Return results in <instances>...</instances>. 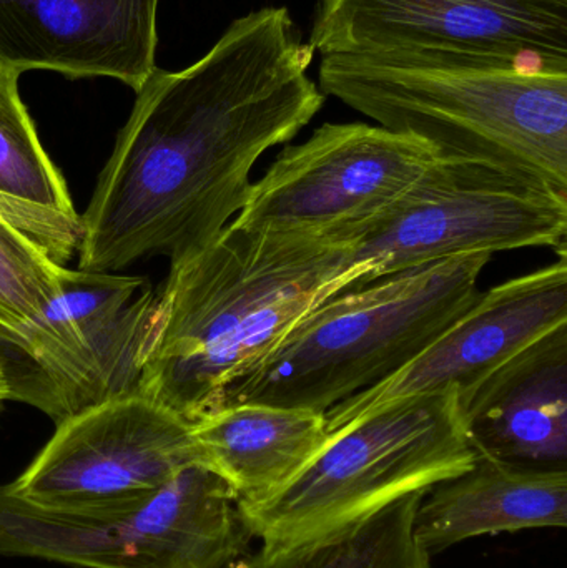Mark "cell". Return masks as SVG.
<instances>
[{
	"instance_id": "5",
	"label": "cell",
	"mask_w": 567,
	"mask_h": 568,
	"mask_svg": "<svg viewBox=\"0 0 567 568\" xmlns=\"http://www.w3.org/2000/svg\"><path fill=\"white\" fill-rule=\"evenodd\" d=\"M475 459L456 389L403 397L328 434L288 483L239 503L240 516L265 549L295 546L428 494Z\"/></svg>"
},
{
	"instance_id": "14",
	"label": "cell",
	"mask_w": 567,
	"mask_h": 568,
	"mask_svg": "<svg viewBox=\"0 0 567 568\" xmlns=\"http://www.w3.org/2000/svg\"><path fill=\"white\" fill-rule=\"evenodd\" d=\"M463 419L479 456L567 470V324L496 369L463 406Z\"/></svg>"
},
{
	"instance_id": "20",
	"label": "cell",
	"mask_w": 567,
	"mask_h": 568,
	"mask_svg": "<svg viewBox=\"0 0 567 568\" xmlns=\"http://www.w3.org/2000/svg\"><path fill=\"white\" fill-rule=\"evenodd\" d=\"M0 225L36 243L53 262L65 266L79 252L82 219L0 192Z\"/></svg>"
},
{
	"instance_id": "4",
	"label": "cell",
	"mask_w": 567,
	"mask_h": 568,
	"mask_svg": "<svg viewBox=\"0 0 567 568\" xmlns=\"http://www.w3.org/2000/svg\"><path fill=\"white\" fill-rule=\"evenodd\" d=\"M489 253L439 260L343 291L306 314L223 406L269 404L325 414L418 356L476 300Z\"/></svg>"
},
{
	"instance_id": "21",
	"label": "cell",
	"mask_w": 567,
	"mask_h": 568,
	"mask_svg": "<svg viewBox=\"0 0 567 568\" xmlns=\"http://www.w3.org/2000/svg\"><path fill=\"white\" fill-rule=\"evenodd\" d=\"M10 400L9 377H7L6 363L0 356V403Z\"/></svg>"
},
{
	"instance_id": "22",
	"label": "cell",
	"mask_w": 567,
	"mask_h": 568,
	"mask_svg": "<svg viewBox=\"0 0 567 568\" xmlns=\"http://www.w3.org/2000/svg\"><path fill=\"white\" fill-rule=\"evenodd\" d=\"M0 404H2V403H0ZM0 407H2V406H0Z\"/></svg>"
},
{
	"instance_id": "18",
	"label": "cell",
	"mask_w": 567,
	"mask_h": 568,
	"mask_svg": "<svg viewBox=\"0 0 567 568\" xmlns=\"http://www.w3.org/2000/svg\"><path fill=\"white\" fill-rule=\"evenodd\" d=\"M20 73L0 65V192L59 212L77 213L19 95Z\"/></svg>"
},
{
	"instance_id": "2",
	"label": "cell",
	"mask_w": 567,
	"mask_h": 568,
	"mask_svg": "<svg viewBox=\"0 0 567 568\" xmlns=\"http://www.w3.org/2000/svg\"><path fill=\"white\" fill-rule=\"evenodd\" d=\"M353 286L346 248L330 235L226 225L170 266L156 293L139 393L195 424L320 304Z\"/></svg>"
},
{
	"instance_id": "19",
	"label": "cell",
	"mask_w": 567,
	"mask_h": 568,
	"mask_svg": "<svg viewBox=\"0 0 567 568\" xmlns=\"http://www.w3.org/2000/svg\"><path fill=\"white\" fill-rule=\"evenodd\" d=\"M67 272L36 243L0 225V336L26 329L62 293Z\"/></svg>"
},
{
	"instance_id": "13",
	"label": "cell",
	"mask_w": 567,
	"mask_h": 568,
	"mask_svg": "<svg viewBox=\"0 0 567 568\" xmlns=\"http://www.w3.org/2000/svg\"><path fill=\"white\" fill-rule=\"evenodd\" d=\"M160 0H0V65L110 77L140 90L155 67Z\"/></svg>"
},
{
	"instance_id": "17",
	"label": "cell",
	"mask_w": 567,
	"mask_h": 568,
	"mask_svg": "<svg viewBox=\"0 0 567 568\" xmlns=\"http://www.w3.org/2000/svg\"><path fill=\"white\" fill-rule=\"evenodd\" d=\"M425 496L409 494L306 542L243 554L225 568H433L432 554L415 534L416 513Z\"/></svg>"
},
{
	"instance_id": "3",
	"label": "cell",
	"mask_w": 567,
	"mask_h": 568,
	"mask_svg": "<svg viewBox=\"0 0 567 568\" xmlns=\"http://www.w3.org/2000/svg\"><path fill=\"white\" fill-rule=\"evenodd\" d=\"M320 90L445 159L567 192V70L439 52L323 55Z\"/></svg>"
},
{
	"instance_id": "15",
	"label": "cell",
	"mask_w": 567,
	"mask_h": 568,
	"mask_svg": "<svg viewBox=\"0 0 567 568\" xmlns=\"http://www.w3.org/2000/svg\"><path fill=\"white\" fill-rule=\"evenodd\" d=\"M419 503L416 539L429 554L482 536L565 529L567 470H531L476 454L462 476Z\"/></svg>"
},
{
	"instance_id": "8",
	"label": "cell",
	"mask_w": 567,
	"mask_h": 568,
	"mask_svg": "<svg viewBox=\"0 0 567 568\" xmlns=\"http://www.w3.org/2000/svg\"><path fill=\"white\" fill-rule=\"evenodd\" d=\"M155 304L142 276L69 270L62 293L26 329L0 336L10 400L59 424L139 393Z\"/></svg>"
},
{
	"instance_id": "9",
	"label": "cell",
	"mask_w": 567,
	"mask_h": 568,
	"mask_svg": "<svg viewBox=\"0 0 567 568\" xmlns=\"http://www.w3.org/2000/svg\"><path fill=\"white\" fill-rule=\"evenodd\" d=\"M425 140L368 123H325L276 156L250 186L239 229L336 235L408 192L438 160Z\"/></svg>"
},
{
	"instance_id": "12",
	"label": "cell",
	"mask_w": 567,
	"mask_h": 568,
	"mask_svg": "<svg viewBox=\"0 0 567 568\" xmlns=\"http://www.w3.org/2000/svg\"><path fill=\"white\" fill-rule=\"evenodd\" d=\"M567 255L485 293L418 356L369 389L326 410V434L369 410L418 394L456 389L462 407L476 389L556 327L567 324Z\"/></svg>"
},
{
	"instance_id": "11",
	"label": "cell",
	"mask_w": 567,
	"mask_h": 568,
	"mask_svg": "<svg viewBox=\"0 0 567 568\" xmlns=\"http://www.w3.org/2000/svg\"><path fill=\"white\" fill-rule=\"evenodd\" d=\"M323 55L439 52L567 70V0H318Z\"/></svg>"
},
{
	"instance_id": "6",
	"label": "cell",
	"mask_w": 567,
	"mask_h": 568,
	"mask_svg": "<svg viewBox=\"0 0 567 568\" xmlns=\"http://www.w3.org/2000/svg\"><path fill=\"white\" fill-rule=\"evenodd\" d=\"M335 236L346 248L352 287L472 253L541 246L567 255V192L525 173L442 156L392 205Z\"/></svg>"
},
{
	"instance_id": "7",
	"label": "cell",
	"mask_w": 567,
	"mask_h": 568,
	"mask_svg": "<svg viewBox=\"0 0 567 568\" xmlns=\"http://www.w3.org/2000/svg\"><path fill=\"white\" fill-rule=\"evenodd\" d=\"M252 539L235 494L203 464L119 513H59L0 486L3 557L82 568H225Z\"/></svg>"
},
{
	"instance_id": "16",
	"label": "cell",
	"mask_w": 567,
	"mask_h": 568,
	"mask_svg": "<svg viewBox=\"0 0 567 568\" xmlns=\"http://www.w3.org/2000/svg\"><path fill=\"white\" fill-rule=\"evenodd\" d=\"M202 464L239 503L262 499L298 474L325 444L323 413L269 404H233L192 426Z\"/></svg>"
},
{
	"instance_id": "1",
	"label": "cell",
	"mask_w": 567,
	"mask_h": 568,
	"mask_svg": "<svg viewBox=\"0 0 567 568\" xmlns=\"http://www.w3.org/2000/svg\"><path fill=\"white\" fill-rule=\"evenodd\" d=\"M313 57L288 9L263 7L186 69L153 70L80 215L79 270L173 266L209 246L245 205L260 156L322 110Z\"/></svg>"
},
{
	"instance_id": "10",
	"label": "cell",
	"mask_w": 567,
	"mask_h": 568,
	"mask_svg": "<svg viewBox=\"0 0 567 568\" xmlns=\"http://www.w3.org/2000/svg\"><path fill=\"white\" fill-rule=\"evenodd\" d=\"M193 464L202 457L192 424L135 393L57 424L10 486L59 513H119L145 503Z\"/></svg>"
}]
</instances>
